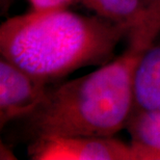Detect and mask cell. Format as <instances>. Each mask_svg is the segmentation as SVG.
Wrapping results in <instances>:
<instances>
[{
    "label": "cell",
    "mask_w": 160,
    "mask_h": 160,
    "mask_svg": "<svg viewBox=\"0 0 160 160\" xmlns=\"http://www.w3.org/2000/svg\"><path fill=\"white\" fill-rule=\"evenodd\" d=\"M132 25L66 8L32 9L0 26V52L33 77L49 83L86 66L109 62Z\"/></svg>",
    "instance_id": "obj_1"
},
{
    "label": "cell",
    "mask_w": 160,
    "mask_h": 160,
    "mask_svg": "<svg viewBox=\"0 0 160 160\" xmlns=\"http://www.w3.org/2000/svg\"><path fill=\"white\" fill-rule=\"evenodd\" d=\"M145 52L131 48L98 70L49 88L26 117L34 139L49 136H113L135 108L134 77Z\"/></svg>",
    "instance_id": "obj_2"
},
{
    "label": "cell",
    "mask_w": 160,
    "mask_h": 160,
    "mask_svg": "<svg viewBox=\"0 0 160 160\" xmlns=\"http://www.w3.org/2000/svg\"><path fill=\"white\" fill-rule=\"evenodd\" d=\"M34 160H137L131 143L113 136H49L28 148Z\"/></svg>",
    "instance_id": "obj_3"
},
{
    "label": "cell",
    "mask_w": 160,
    "mask_h": 160,
    "mask_svg": "<svg viewBox=\"0 0 160 160\" xmlns=\"http://www.w3.org/2000/svg\"><path fill=\"white\" fill-rule=\"evenodd\" d=\"M49 83L33 77L8 59L0 60V127L32 113L49 91Z\"/></svg>",
    "instance_id": "obj_4"
},
{
    "label": "cell",
    "mask_w": 160,
    "mask_h": 160,
    "mask_svg": "<svg viewBox=\"0 0 160 160\" xmlns=\"http://www.w3.org/2000/svg\"><path fill=\"white\" fill-rule=\"evenodd\" d=\"M126 129L137 160H160V110L135 107Z\"/></svg>",
    "instance_id": "obj_5"
},
{
    "label": "cell",
    "mask_w": 160,
    "mask_h": 160,
    "mask_svg": "<svg viewBox=\"0 0 160 160\" xmlns=\"http://www.w3.org/2000/svg\"><path fill=\"white\" fill-rule=\"evenodd\" d=\"M135 107L160 110V44L145 51L134 77Z\"/></svg>",
    "instance_id": "obj_6"
},
{
    "label": "cell",
    "mask_w": 160,
    "mask_h": 160,
    "mask_svg": "<svg viewBox=\"0 0 160 160\" xmlns=\"http://www.w3.org/2000/svg\"><path fill=\"white\" fill-rule=\"evenodd\" d=\"M160 34V0H142V8L128 34L129 48L145 52Z\"/></svg>",
    "instance_id": "obj_7"
},
{
    "label": "cell",
    "mask_w": 160,
    "mask_h": 160,
    "mask_svg": "<svg viewBox=\"0 0 160 160\" xmlns=\"http://www.w3.org/2000/svg\"><path fill=\"white\" fill-rule=\"evenodd\" d=\"M128 0H78L83 5L101 17L119 12L126 5Z\"/></svg>",
    "instance_id": "obj_8"
},
{
    "label": "cell",
    "mask_w": 160,
    "mask_h": 160,
    "mask_svg": "<svg viewBox=\"0 0 160 160\" xmlns=\"http://www.w3.org/2000/svg\"><path fill=\"white\" fill-rule=\"evenodd\" d=\"M34 9L66 8L78 0H29Z\"/></svg>",
    "instance_id": "obj_9"
},
{
    "label": "cell",
    "mask_w": 160,
    "mask_h": 160,
    "mask_svg": "<svg viewBox=\"0 0 160 160\" xmlns=\"http://www.w3.org/2000/svg\"><path fill=\"white\" fill-rule=\"evenodd\" d=\"M14 0H0V8H1V14L5 15L8 12L12 3Z\"/></svg>",
    "instance_id": "obj_10"
}]
</instances>
